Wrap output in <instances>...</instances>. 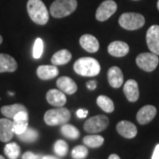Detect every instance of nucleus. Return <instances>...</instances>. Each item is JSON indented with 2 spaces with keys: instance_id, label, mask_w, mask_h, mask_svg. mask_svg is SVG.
Listing matches in <instances>:
<instances>
[{
  "instance_id": "40",
  "label": "nucleus",
  "mask_w": 159,
  "mask_h": 159,
  "mask_svg": "<svg viewBox=\"0 0 159 159\" xmlns=\"http://www.w3.org/2000/svg\"><path fill=\"white\" fill-rule=\"evenodd\" d=\"M157 9H158V10H159V0H158V1H157Z\"/></svg>"
},
{
  "instance_id": "16",
  "label": "nucleus",
  "mask_w": 159,
  "mask_h": 159,
  "mask_svg": "<svg viewBox=\"0 0 159 159\" xmlns=\"http://www.w3.org/2000/svg\"><path fill=\"white\" fill-rule=\"evenodd\" d=\"M108 82L114 89H119L124 83V76L121 69L118 66H111L108 71Z\"/></svg>"
},
{
  "instance_id": "32",
  "label": "nucleus",
  "mask_w": 159,
  "mask_h": 159,
  "mask_svg": "<svg viewBox=\"0 0 159 159\" xmlns=\"http://www.w3.org/2000/svg\"><path fill=\"white\" fill-rule=\"evenodd\" d=\"M41 157L38 155H35V154L32 153L30 151H28L24 154L22 156V159H40Z\"/></svg>"
},
{
  "instance_id": "35",
  "label": "nucleus",
  "mask_w": 159,
  "mask_h": 159,
  "mask_svg": "<svg viewBox=\"0 0 159 159\" xmlns=\"http://www.w3.org/2000/svg\"><path fill=\"white\" fill-rule=\"evenodd\" d=\"M151 159H159V144H157L156 146L155 149H154L153 155H152Z\"/></svg>"
},
{
  "instance_id": "31",
  "label": "nucleus",
  "mask_w": 159,
  "mask_h": 159,
  "mask_svg": "<svg viewBox=\"0 0 159 159\" xmlns=\"http://www.w3.org/2000/svg\"><path fill=\"white\" fill-rule=\"evenodd\" d=\"M43 52V42L41 38H36L33 47V57L38 59L42 57Z\"/></svg>"
},
{
  "instance_id": "23",
  "label": "nucleus",
  "mask_w": 159,
  "mask_h": 159,
  "mask_svg": "<svg viewBox=\"0 0 159 159\" xmlns=\"http://www.w3.org/2000/svg\"><path fill=\"white\" fill-rule=\"evenodd\" d=\"M71 58L72 54L70 51L67 50H60L52 56L51 61L54 66H63L67 64L71 60Z\"/></svg>"
},
{
  "instance_id": "21",
  "label": "nucleus",
  "mask_w": 159,
  "mask_h": 159,
  "mask_svg": "<svg viewBox=\"0 0 159 159\" xmlns=\"http://www.w3.org/2000/svg\"><path fill=\"white\" fill-rule=\"evenodd\" d=\"M18 65L13 57L0 53V73H13L17 70Z\"/></svg>"
},
{
  "instance_id": "34",
  "label": "nucleus",
  "mask_w": 159,
  "mask_h": 159,
  "mask_svg": "<svg viewBox=\"0 0 159 159\" xmlns=\"http://www.w3.org/2000/svg\"><path fill=\"white\" fill-rule=\"evenodd\" d=\"M97 86V83L96 80H89V81L87 82V88H88L89 90H94V89H96Z\"/></svg>"
},
{
  "instance_id": "36",
  "label": "nucleus",
  "mask_w": 159,
  "mask_h": 159,
  "mask_svg": "<svg viewBox=\"0 0 159 159\" xmlns=\"http://www.w3.org/2000/svg\"><path fill=\"white\" fill-rule=\"evenodd\" d=\"M108 159H120V157L118 155H116V154H111L108 157Z\"/></svg>"
},
{
  "instance_id": "10",
  "label": "nucleus",
  "mask_w": 159,
  "mask_h": 159,
  "mask_svg": "<svg viewBox=\"0 0 159 159\" xmlns=\"http://www.w3.org/2000/svg\"><path fill=\"white\" fill-rule=\"evenodd\" d=\"M29 127L28 111H20L12 119V130L15 134H20Z\"/></svg>"
},
{
  "instance_id": "13",
  "label": "nucleus",
  "mask_w": 159,
  "mask_h": 159,
  "mask_svg": "<svg viewBox=\"0 0 159 159\" xmlns=\"http://www.w3.org/2000/svg\"><path fill=\"white\" fill-rule=\"evenodd\" d=\"M46 100L55 107H63L66 103V94L59 89H50L46 94Z\"/></svg>"
},
{
  "instance_id": "8",
  "label": "nucleus",
  "mask_w": 159,
  "mask_h": 159,
  "mask_svg": "<svg viewBox=\"0 0 159 159\" xmlns=\"http://www.w3.org/2000/svg\"><path fill=\"white\" fill-rule=\"evenodd\" d=\"M117 4L113 0H105L97 8L96 18L99 21H105L117 11Z\"/></svg>"
},
{
  "instance_id": "3",
  "label": "nucleus",
  "mask_w": 159,
  "mask_h": 159,
  "mask_svg": "<svg viewBox=\"0 0 159 159\" xmlns=\"http://www.w3.org/2000/svg\"><path fill=\"white\" fill-rule=\"evenodd\" d=\"M77 8V0H55L50 7V13L54 18H64L72 14Z\"/></svg>"
},
{
  "instance_id": "37",
  "label": "nucleus",
  "mask_w": 159,
  "mask_h": 159,
  "mask_svg": "<svg viewBox=\"0 0 159 159\" xmlns=\"http://www.w3.org/2000/svg\"><path fill=\"white\" fill-rule=\"evenodd\" d=\"M42 159H58V158L55 157H53V156H45V157H43V158Z\"/></svg>"
},
{
  "instance_id": "39",
  "label": "nucleus",
  "mask_w": 159,
  "mask_h": 159,
  "mask_svg": "<svg viewBox=\"0 0 159 159\" xmlns=\"http://www.w3.org/2000/svg\"><path fill=\"white\" fill-rule=\"evenodd\" d=\"M0 159H5V157H4L3 156H1V155H0Z\"/></svg>"
},
{
  "instance_id": "27",
  "label": "nucleus",
  "mask_w": 159,
  "mask_h": 159,
  "mask_svg": "<svg viewBox=\"0 0 159 159\" xmlns=\"http://www.w3.org/2000/svg\"><path fill=\"white\" fill-rule=\"evenodd\" d=\"M60 132L63 135L71 140H76L80 136V131L72 125L69 124H64L60 128Z\"/></svg>"
},
{
  "instance_id": "30",
  "label": "nucleus",
  "mask_w": 159,
  "mask_h": 159,
  "mask_svg": "<svg viewBox=\"0 0 159 159\" xmlns=\"http://www.w3.org/2000/svg\"><path fill=\"white\" fill-rule=\"evenodd\" d=\"M89 155V150L85 146H76L72 151V157L74 159H85Z\"/></svg>"
},
{
  "instance_id": "14",
  "label": "nucleus",
  "mask_w": 159,
  "mask_h": 159,
  "mask_svg": "<svg viewBox=\"0 0 159 159\" xmlns=\"http://www.w3.org/2000/svg\"><path fill=\"white\" fill-rule=\"evenodd\" d=\"M123 92L125 94L126 99L129 102H136L140 97V92H139V87L136 80H128L123 88Z\"/></svg>"
},
{
  "instance_id": "28",
  "label": "nucleus",
  "mask_w": 159,
  "mask_h": 159,
  "mask_svg": "<svg viewBox=\"0 0 159 159\" xmlns=\"http://www.w3.org/2000/svg\"><path fill=\"white\" fill-rule=\"evenodd\" d=\"M20 153V148L15 142L7 143L5 147V154L10 159H17Z\"/></svg>"
},
{
  "instance_id": "24",
  "label": "nucleus",
  "mask_w": 159,
  "mask_h": 159,
  "mask_svg": "<svg viewBox=\"0 0 159 159\" xmlns=\"http://www.w3.org/2000/svg\"><path fill=\"white\" fill-rule=\"evenodd\" d=\"M104 142L103 137L101 135H97L96 134H93L91 135H87L83 138V143L87 147L92 148H96L101 147Z\"/></svg>"
},
{
  "instance_id": "17",
  "label": "nucleus",
  "mask_w": 159,
  "mask_h": 159,
  "mask_svg": "<svg viewBox=\"0 0 159 159\" xmlns=\"http://www.w3.org/2000/svg\"><path fill=\"white\" fill-rule=\"evenodd\" d=\"M12 121L10 119H0V141L9 142L13 137Z\"/></svg>"
},
{
  "instance_id": "26",
  "label": "nucleus",
  "mask_w": 159,
  "mask_h": 159,
  "mask_svg": "<svg viewBox=\"0 0 159 159\" xmlns=\"http://www.w3.org/2000/svg\"><path fill=\"white\" fill-rule=\"evenodd\" d=\"M19 139L23 142H27V143H31V142H34L39 137L38 132L34 129V128H30L28 127L25 132H23L22 134L18 135Z\"/></svg>"
},
{
  "instance_id": "11",
  "label": "nucleus",
  "mask_w": 159,
  "mask_h": 159,
  "mask_svg": "<svg viewBox=\"0 0 159 159\" xmlns=\"http://www.w3.org/2000/svg\"><path fill=\"white\" fill-rule=\"evenodd\" d=\"M116 129L121 136L126 139H133L137 135V127L130 121L122 120L117 124Z\"/></svg>"
},
{
  "instance_id": "5",
  "label": "nucleus",
  "mask_w": 159,
  "mask_h": 159,
  "mask_svg": "<svg viewBox=\"0 0 159 159\" xmlns=\"http://www.w3.org/2000/svg\"><path fill=\"white\" fill-rule=\"evenodd\" d=\"M119 23L120 27L124 29L136 30L144 26L145 19L140 13L125 12L119 17Z\"/></svg>"
},
{
  "instance_id": "38",
  "label": "nucleus",
  "mask_w": 159,
  "mask_h": 159,
  "mask_svg": "<svg viewBox=\"0 0 159 159\" xmlns=\"http://www.w3.org/2000/svg\"><path fill=\"white\" fill-rule=\"evenodd\" d=\"M2 42H3V37H2V36L0 35V44L2 43Z\"/></svg>"
},
{
  "instance_id": "22",
  "label": "nucleus",
  "mask_w": 159,
  "mask_h": 159,
  "mask_svg": "<svg viewBox=\"0 0 159 159\" xmlns=\"http://www.w3.org/2000/svg\"><path fill=\"white\" fill-rule=\"evenodd\" d=\"M1 113L3 114L7 119H13L15 115H17L20 111H28L27 108L20 103H15L11 105H5L2 106L1 109Z\"/></svg>"
},
{
  "instance_id": "18",
  "label": "nucleus",
  "mask_w": 159,
  "mask_h": 159,
  "mask_svg": "<svg viewBox=\"0 0 159 159\" xmlns=\"http://www.w3.org/2000/svg\"><path fill=\"white\" fill-rule=\"evenodd\" d=\"M57 87L59 90L67 95H73L77 91V84L74 80L67 76H62L57 80Z\"/></svg>"
},
{
  "instance_id": "25",
  "label": "nucleus",
  "mask_w": 159,
  "mask_h": 159,
  "mask_svg": "<svg viewBox=\"0 0 159 159\" xmlns=\"http://www.w3.org/2000/svg\"><path fill=\"white\" fill-rule=\"evenodd\" d=\"M97 105L107 113H111L114 111V103L110 97L106 96H99L97 99Z\"/></svg>"
},
{
  "instance_id": "9",
  "label": "nucleus",
  "mask_w": 159,
  "mask_h": 159,
  "mask_svg": "<svg viewBox=\"0 0 159 159\" xmlns=\"http://www.w3.org/2000/svg\"><path fill=\"white\" fill-rule=\"evenodd\" d=\"M146 42L149 51L159 56V26L153 25L147 31Z\"/></svg>"
},
{
  "instance_id": "1",
  "label": "nucleus",
  "mask_w": 159,
  "mask_h": 159,
  "mask_svg": "<svg viewBox=\"0 0 159 159\" xmlns=\"http://www.w3.org/2000/svg\"><path fill=\"white\" fill-rule=\"evenodd\" d=\"M74 72L84 77H95L101 71L100 64L96 58L90 57H80L74 65Z\"/></svg>"
},
{
  "instance_id": "15",
  "label": "nucleus",
  "mask_w": 159,
  "mask_h": 159,
  "mask_svg": "<svg viewBox=\"0 0 159 159\" xmlns=\"http://www.w3.org/2000/svg\"><path fill=\"white\" fill-rule=\"evenodd\" d=\"M108 52L110 55L116 57H125L129 52L128 44L122 41H114L108 46Z\"/></svg>"
},
{
  "instance_id": "33",
  "label": "nucleus",
  "mask_w": 159,
  "mask_h": 159,
  "mask_svg": "<svg viewBox=\"0 0 159 159\" xmlns=\"http://www.w3.org/2000/svg\"><path fill=\"white\" fill-rule=\"evenodd\" d=\"M89 113V111L85 110V109H80L77 111V112H76V115H77V117L80 118V119H84L87 117V115Z\"/></svg>"
},
{
  "instance_id": "20",
  "label": "nucleus",
  "mask_w": 159,
  "mask_h": 159,
  "mask_svg": "<svg viewBox=\"0 0 159 159\" xmlns=\"http://www.w3.org/2000/svg\"><path fill=\"white\" fill-rule=\"evenodd\" d=\"M58 68L57 66L54 65H43V66H39L38 68L36 70V74L41 80H51L55 77H57L58 75Z\"/></svg>"
},
{
  "instance_id": "2",
  "label": "nucleus",
  "mask_w": 159,
  "mask_h": 159,
  "mask_svg": "<svg viewBox=\"0 0 159 159\" xmlns=\"http://www.w3.org/2000/svg\"><path fill=\"white\" fill-rule=\"evenodd\" d=\"M27 9L30 19L38 25H45L49 20V11L42 0H29Z\"/></svg>"
},
{
  "instance_id": "12",
  "label": "nucleus",
  "mask_w": 159,
  "mask_h": 159,
  "mask_svg": "<svg viewBox=\"0 0 159 159\" xmlns=\"http://www.w3.org/2000/svg\"><path fill=\"white\" fill-rule=\"evenodd\" d=\"M157 115V109L153 105H145L137 112L136 119L141 125L148 124Z\"/></svg>"
},
{
  "instance_id": "6",
  "label": "nucleus",
  "mask_w": 159,
  "mask_h": 159,
  "mask_svg": "<svg viewBox=\"0 0 159 159\" xmlns=\"http://www.w3.org/2000/svg\"><path fill=\"white\" fill-rule=\"evenodd\" d=\"M109 125V119L104 115L91 117L84 123V130L89 134H97L105 130Z\"/></svg>"
},
{
  "instance_id": "41",
  "label": "nucleus",
  "mask_w": 159,
  "mask_h": 159,
  "mask_svg": "<svg viewBox=\"0 0 159 159\" xmlns=\"http://www.w3.org/2000/svg\"><path fill=\"white\" fill-rule=\"evenodd\" d=\"M134 1H137V0H134Z\"/></svg>"
},
{
  "instance_id": "29",
  "label": "nucleus",
  "mask_w": 159,
  "mask_h": 159,
  "mask_svg": "<svg viewBox=\"0 0 159 159\" xmlns=\"http://www.w3.org/2000/svg\"><path fill=\"white\" fill-rule=\"evenodd\" d=\"M54 151L59 157H65L68 152V145L67 143L63 141L58 140L54 144Z\"/></svg>"
},
{
  "instance_id": "19",
  "label": "nucleus",
  "mask_w": 159,
  "mask_h": 159,
  "mask_svg": "<svg viewBox=\"0 0 159 159\" xmlns=\"http://www.w3.org/2000/svg\"><path fill=\"white\" fill-rule=\"evenodd\" d=\"M80 44L86 51L94 53L99 50V42L92 34H83L80 38Z\"/></svg>"
},
{
  "instance_id": "7",
  "label": "nucleus",
  "mask_w": 159,
  "mask_h": 159,
  "mask_svg": "<svg viewBox=\"0 0 159 159\" xmlns=\"http://www.w3.org/2000/svg\"><path fill=\"white\" fill-rule=\"evenodd\" d=\"M159 58L157 55L152 52H144L138 55L136 64L140 68L145 72H152L158 66Z\"/></svg>"
},
{
  "instance_id": "4",
  "label": "nucleus",
  "mask_w": 159,
  "mask_h": 159,
  "mask_svg": "<svg viewBox=\"0 0 159 159\" xmlns=\"http://www.w3.org/2000/svg\"><path fill=\"white\" fill-rule=\"evenodd\" d=\"M44 122L48 125H62L66 124L71 119V112L69 110L63 107L51 109L44 114Z\"/></svg>"
}]
</instances>
